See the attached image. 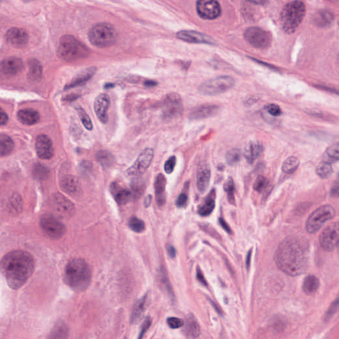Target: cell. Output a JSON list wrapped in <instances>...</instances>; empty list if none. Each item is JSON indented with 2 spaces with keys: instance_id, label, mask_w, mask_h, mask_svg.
Returning a JSON list of instances; mask_svg holds the SVG:
<instances>
[{
  "instance_id": "obj_1",
  "label": "cell",
  "mask_w": 339,
  "mask_h": 339,
  "mask_svg": "<svg viewBox=\"0 0 339 339\" xmlns=\"http://www.w3.org/2000/svg\"><path fill=\"white\" fill-rule=\"evenodd\" d=\"M274 260L281 271L296 276L305 273L309 265V244L304 239L289 237L284 239L277 248Z\"/></svg>"
},
{
  "instance_id": "obj_2",
  "label": "cell",
  "mask_w": 339,
  "mask_h": 339,
  "mask_svg": "<svg viewBox=\"0 0 339 339\" xmlns=\"http://www.w3.org/2000/svg\"><path fill=\"white\" fill-rule=\"evenodd\" d=\"M35 267L32 256L28 252L11 251L1 258V273L9 287L17 290L24 286L32 276Z\"/></svg>"
},
{
  "instance_id": "obj_3",
  "label": "cell",
  "mask_w": 339,
  "mask_h": 339,
  "mask_svg": "<svg viewBox=\"0 0 339 339\" xmlns=\"http://www.w3.org/2000/svg\"><path fill=\"white\" fill-rule=\"evenodd\" d=\"M92 273L88 263L81 258L71 259L65 269L64 281L75 291L86 290L91 282Z\"/></svg>"
},
{
  "instance_id": "obj_4",
  "label": "cell",
  "mask_w": 339,
  "mask_h": 339,
  "mask_svg": "<svg viewBox=\"0 0 339 339\" xmlns=\"http://www.w3.org/2000/svg\"><path fill=\"white\" fill-rule=\"evenodd\" d=\"M90 51L86 45L72 35H65L60 39L58 55L67 62H75L86 59Z\"/></svg>"
},
{
  "instance_id": "obj_5",
  "label": "cell",
  "mask_w": 339,
  "mask_h": 339,
  "mask_svg": "<svg viewBox=\"0 0 339 339\" xmlns=\"http://www.w3.org/2000/svg\"><path fill=\"white\" fill-rule=\"evenodd\" d=\"M306 15V6L302 1H293L286 5L281 14V25L287 33H293Z\"/></svg>"
},
{
  "instance_id": "obj_6",
  "label": "cell",
  "mask_w": 339,
  "mask_h": 339,
  "mask_svg": "<svg viewBox=\"0 0 339 339\" xmlns=\"http://www.w3.org/2000/svg\"><path fill=\"white\" fill-rule=\"evenodd\" d=\"M88 39L94 46L105 48L112 46L116 42L117 33L113 25L110 23H98L90 30Z\"/></svg>"
},
{
  "instance_id": "obj_7",
  "label": "cell",
  "mask_w": 339,
  "mask_h": 339,
  "mask_svg": "<svg viewBox=\"0 0 339 339\" xmlns=\"http://www.w3.org/2000/svg\"><path fill=\"white\" fill-rule=\"evenodd\" d=\"M235 84L233 77L222 76L205 81L199 86V91L205 96H218L231 90Z\"/></svg>"
},
{
  "instance_id": "obj_8",
  "label": "cell",
  "mask_w": 339,
  "mask_h": 339,
  "mask_svg": "<svg viewBox=\"0 0 339 339\" xmlns=\"http://www.w3.org/2000/svg\"><path fill=\"white\" fill-rule=\"evenodd\" d=\"M335 214L334 208L329 205L317 208L308 217L306 222V231L310 234L317 233L325 223L334 218Z\"/></svg>"
},
{
  "instance_id": "obj_9",
  "label": "cell",
  "mask_w": 339,
  "mask_h": 339,
  "mask_svg": "<svg viewBox=\"0 0 339 339\" xmlns=\"http://www.w3.org/2000/svg\"><path fill=\"white\" fill-rule=\"evenodd\" d=\"M162 117L169 121L178 119L183 112L182 97L178 94L170 93L165 96L162 103Z\"/></svg>"
},
{
  "instance_id": "obj_10",
  "label": "cell",
  "mask_w": 339,
  "mask_h": 339,
  "mask_svg": "<svg viewBox=\"0 0 339 339\" xmlns=\"http://www.w3.org/2000/svg\"><path fill=\"white\" fill-rule=\"evenodd\" d=\"M40 226L43 233L50 239H61L66 233V226L52 214L42 215L40 219Z\"/></svg>"
},
{
  "instance_id": "obj_11",
  "label": "cell",
  "mask_w": 339,
  "mask_h": 339,
  "mask_svg": "<svg viewBox=\"0 0 339 339\" xmlns=\"http://www.w3.org/2000/svg\"><path fill=\"white\" fill-rule=\"evenodd\" d=\"M154 158V150L147 148L138 157L135 163L126 171V177L138 179L142 177L149 167Z\"/></svg>"
},
{
  "instance_id": "obj_12",
  "label": "cell",
  "mask_w": 339,
  "mask_h": 339,
  "mask_svg": "<svg viewBox=\"0 0 339 339\" xmlns=\"http://www.w3.org/2000/svg\"><path fill=\"white\" fill-rule=\"evenodd\" d=\"M245 39L255 48H268L271 44L272 36L269 32L259 28V27H250L244 32Z\"/></svg>"
},
{
  "instance_id": "obj_13",
  "label": "cell",
  "mask_w": 339,
  "mask_h": 339,
  "mask_svg": "<svg viewBox=\"0 0 339 339\" xmlns=\"http://www.w3.org/2000/svg\"><path fill=\"white\" fill-rule=\"evenodd\" d=\"M339 241V223H335L328 226L322 232L320 236V245L326 251H333L337 247Z\"/></svg>"
},
{
  "instance_id": "obj_14",
  "label": "cell",
  "mask_w": 339,
  "mask_h": 339,
  "mask_svg": "<svg viewBox=\"0 0 339 339\" xmlns=\"http://www.w3.org/2000/svg\"><path fill=\"white\" fill-rule=\"evenodd\" d=\"M197 14L204 19H215L221 15V7L217 0H198L196 4Z\"/></svg>"
},
{
  "instance_id": "obj_15",
  "label": "cell",
  "mask_w": 339,
  "mask_h": 339,
  "mask_svg": "<svg viewBox=\"0 0 339 339\" xmlns=\"http://www.w3.org/2000/svg\"><path fill=\"white\" fill-rule=\"evenodd\" d=\"M51 206L56 213L62 217L72 216L75 211L74 205L60 194H57L52 196Z\"/></svg>"
},
{
  "instance_id": "obj_16",
  "label": "cell",
  "mask_w": 339,
  "mask_h": 339,
  "mask_svg": "<svg viewBox=\"0 0 339 339\" xmlns=\"http://www.w3.org/2000/svg\"><path fill=\"white\" fill-rule=\"evenodd\" d=\"M5 39L9 44L16 48H23L29 41V34L24 29L12 27L6 32Z\"/></svg>"
},
{
  "instance_id": "obj_17",
  "label": "cell",
  "mask_w": 339,
  "mask_h": 339,
  "mask_svg": "<svg viewBox=\"0 0 339 339\" xmlns=\"http://www.w3.org/2000/svg\"><path fill=\"white\" fill-rule=\"evenodd\" d=\"M38 157L42 160H48L53 157L54 149L51 139L46 135L38 136L35 141Z\"/></svg>"
},
{
  "instance_id": "obj_18",
  "label": "cell",
  "mask_w": 339,
  "mask_h": 339,
  "mask_svg": "<svg viewBox=\"0 0 339 339\" xmlns=\"http://www.w3.org/2000/svg\"><path fill=\"white\" fill-rule=\"evenodd\" d=\"M177 38L185 42L214 44L213 39L210 36L195 31L184 30L178 32Z\"/></svg>"
},
{
  "instance_id": "obj_19",
  "label": "cell",
  "mask_w": 339,
  "mask_h": 339,
  "mask_svg": "<svg viewBox=\"0 0 339 339\" xmlns=\"http://www.w3.org/2000/svg\"><path fill=\"white\" fill-rule=\"evenodd\" d=\"M110 106V98L108 94H99L94 101V111L97 118L101 123L108 121V111Z\"/></svg>"
},
{
  "instance_id": "obj_20",
  "label": "cell",
  "mask_w": 339,
  "mask_h": 339,
  "mask_svg": "<svg viewBox=\"0 0 339 339\" xmlns=\"http://www.w3.org/2000/svg\"><path fill=\"white\" fill-rule=\"evenodd\" d=\"M22 60L17 57H9L3 59L1 63V70L5 76H14L23 70Z\"/></svg>"
},
{
  "instance_id": "obj_21",
  "label": "cell",
  "mask_w": 339,
  "mask_h": 339,
  "mask_svg": "<svg viewBox=\"0 0 339 339\" xmlns=\"http://www.w3.org/2000/svg\"><path fill=\"white\" fill-rule=\"evenodd\" d=\"M219 107L214 105H202L194 109L190 112L189 118L191 120H200L213 117L218 112Z\"/></svg>"
},
{
  "instance_id": "obj_22",
  "label": "cell",
  "mask_w": 339,
  "mask_h": 339,
  "mask_svg": "<svg viewBox=\"0 0 339 339\" xmlns=\"http://www.w3.org/2000/svg\"><path fill=\"white\" fill-rule=\"evenodd\" d=\"M211 178V169L209 164L201 165L197 172V189L201 193H204L209 187Z\"/></svg>"
},
{
  "instance_id": "obj_23",
  "label": "cell",
  "mask_w": 339,
  "mask_h": 339,
  "mask_svg": "<svg viewBox=\"0 0 339 339\" xmlns=\"http://www.w3.org/2000/svg\"><path fill=\"white\" fill-rule=\"evenodd\" d=\"M61 189L70 195H75L81 190V184L79 179L73 175H66L60 181Z\"/></svg>"
},
{
  "instance_id": "obj_24",
  "label": "cell",
  "mask_w": 339,
  "mask_h": 339,
  "mask_svg": "<svg viewBox=\"0 0 339 339\" xmlns=\"http://www.w3.org/2000/svg\"><path fill=\"white\" fill-rule=\"evenodd\" d=\"M17 117L20 123L25 126H33L40 120V115L37 111L33 109H23L17 112Z\"/></svg>"
},
{
  "instance_id": "obj_25",
  "label": "cell",
  "mask_w": 339,
  "mask_h": 339,
  "mask_svg": "<svg viewBox=\"0 0 339 339\" xmlns=\"http://www.w3.org/2000/svg\"><path fill=\"white\" fill-rule=\"evenodd\" d=\"M166 178L162 174H159L156 177L155 182L156 199L159 206H164L166 204Z\"/></svg>"
},
{
  "instance_id": "obj_26",
  "label": "cell",
  "mask_w": 339,
  "mask_h": 339,
  "mask_svg": "<svg viewBox=\"0 0 339 339\" xmlns=\"http://www.w3.org/2000/svg\"><path fill=\"white\" fill-rule=\"evenodd\" d=\"M96 70V68H94V67L87 68L86 70H83L81 73L76 76L73 80L65 86V90L77 88V87L83 86V85L86 84V83L93 77L94 74H95Z\"/></svg>"
},
{
  "instance_id": "obj_27",
  "label": "cell",
  "mask_w": 339,
  "mask_h": 339,
  "mask_svg": "<svg viewBox=\"0 0 339 339\" xmlns=\"http://www.w3.org/2000/svg\"><path fill=\"white\" fill-rule=\"evenodd\" d=\"M184 326V333L187 338H197L200 335V327L194 315H189L187 316Z\"/></svg>"
},
{
  "instance_id": "obj_28",
  "label": "cell",
  "mask_w": 339,
  "mask_h": 339,
  "mask_svg": "<svg viewBox=\"0 0 339 339\" xmlns=\"http://www.w3.org/2000/svg\"><path fill=\"white\" fill-rule=\"evenodd\" d=\"M111 192H112L115 202L119 205L128 204L132 197L130 191L126 188H122L117 183H113L111 185Z\"/></svg>"
},
{
  "instance_id": "obj_29",
  "label": "cell",
  "mask_w": 339,
  "mask_h": 339,
  "mask_svg": "<svg viewBox=\"0 0 339 339\" xmlns=\"http://www.w3.org/2000/svg\"><path fill=\"white\" fill-rule=\"evenodd\" d=\"M148 302V295L145 294L142 298L137 301L133 306V311L130 315V323L132 324H137L142 320L145 310L146 309Z\"/></svg>"
},
{
  "instance_id": "obj_30",
  "label": "cell",
  "mask_w": 339,
  "mask_h": 339,
  "mask_svg": "<svg viewBox=\"0 0 339 339\" xmlns=\"http://www.w3.org/2000/svg\"><path fill=\"white\" fill-rule=\"evenodd\" d=\"M263 152L262 145L257 141H251L244 148V157L249 164H253Z\"/></svg>"
},
{
  "instance_id": "obj_31",
  "label": "cell",
  "mask_w": 339,
  "mask_h": 339,
  "mask_svg": "<svg viewBox=\"0 0 339 339\" xmlns=\"http://www.w3.org/2000/svg\"><path fill=\"white\" fill-rule=\"evenodd\" d=\"M29 69L27 78L31 82H38L41 81L43 74V66L36 59L30 60L28 63Z\"/></svg>"
},
{
  "instance_id": "obj_32",
  "label": "cell",
  "mask_w": 339,
  "mask_h": 339,
  "mask_svg": "<svg viewBox=\"0 0 339 339\" xmlns=\"http://www.w3.org/2000/svg\"><path fill=\"white\" fill-rule=\"evenodd\" d=\"M320 286L319 279L315 275H309L304 279L302 288L306 294L312 295L318 291Z\"/></svg>"
},
{
  "instance_id": "obj_33",
  "label": "cell",
  "mask_w": 339,
  "mask_h": 339,
  "mask_svg": "<svg viewBox=\"0 0 339 339\" xmlns=\"http://www.w3.org/2000/svg\"><path fill=\"white\" fill-rule=\"evenodd\" d=\"M215 192L212 190L210 194L205 199L204 202L199 206L198 213L201 216L206 217L210 215L215 209Z\"/></svg>"
},
{
  "instance_id": "obj_34",
  "label": "cell",
  "mask_w": 339,
  "mask_h": 339,
  "mask_svg": "<svg viewBox=\"0 0 339 339\" xmlns=\"http://www.w3.org/2000/svg\"><path fill=\"white\" fill-rule=\"evenodd\" d=\"M14 148V143L8 135L1 134L0 135V155L1 157L10 155Z\"/></svg>"
},
{
  "instance_id": "obj_35",
  "label": "cell",
  "mask_w": 339,
  "mask_h": 339,
  "mask_svg": "<svg viewBox=\"0 0 339 339\" xmlns=\"http://www.w3.org/2000/svg\"><path fill=\"white\" fill-rule=\"evenodd\" d=\"M333 16L331 13L326 12V11L317 12L314 17L315 23L320 27L328 26L333 21Z\"/></svg>"
},
{
  "instance_id": "obj_36",
  "label": "cell",
  "mask_w": 339,
  "mask_h": 339,
  "mask_svg": "<svg viewBox=\"0 0 339 339\" xmlns=\"http://www.w3.org/2000/svg\"><path fill=\"white\" fill-rule=\"evenodd\" d=\"M300 161L295 157H290L283 163L282 170L284 173L291 174L298 168Z\"/></svg>"
},
{
  "instance_id": "obj_37",
  "label": "cell",
  "mask_w": 339,
  "mask_h": 339,
  "mask_svg": "<svg viewBox=\"0 0 339 339\" xmlns=\"http://www.w3.org/2000/svg\"><path fill=\"white\" fill-rule=\"evenodd\" d=\"M96 158L103 167H110L114 162L113 155L106 150H100L96 155Z\"/></svg>"
},
{
  "instance_id": "obj_38",
  "label": "cell",
  "mask_w": 339,
  "mask_h": 339,
  "mask_svg": "<svg viewBox=\"0 0 339 339\" xmlns=\"http://www.w3.org/2000/svg\"><path fill=\"white\" fill-rule=\"evenodd\" d=\"M224 190L226 192V194H227L228 200L230 204H235V183L232 178L230 177L229 178L226 179V182H225Z\"/></svg>"
},
{
  "instance_id": "obj_39",
  "label": "cell",
  "mask_w": 339,
  "mask_h": 339,
  "mask_svg": "<svg viewBox=\"0 0 339 339\" xmlns=\"http://www.w3.org/2000/svg\"><path fill=\"white\" fill-rule=\"evenodd\" d=\"M9 208H10L11 212H14V213H20L21 211L23 208V202L22 199L20 197V195L14 194L10 197V201H9Z\"/></svg>"
},
{
  "instance_id": "obj_40",
  "label": "cell",
  "mask_w": 339,
  "mask_h": 339,
  "mask_svg": "<svg viewBox=\"0 0 339 339\" xmlns=\"http://www.w3.org/2000/svg\"><path fill=\"white\" fill-rule=\"evenodd\" d=\"M316 172L322 178H327L333 173V168L329 162H323L317 166Z\"/></svg>"
},
{
  "instance_id": "obj_41",
  "label": "cell",
  "mask_w": 339,
  "mask_h": 339,
  "mask_svg": "<svg viewBox=\"0 0 339 339\" xmlns=\"http://www.w3.org/2000/svg\"><path fill=\"white\" fill-rule=\"evenodd\" d=\"M241 159V151L237 148L231 149L226 153V161L230 166H235L238 164Z\"/></svg>"
},
{
  "instance_id": "obj_42",
  "label": "cell",
  "mask_w": 339,
  "mask_h": 339,
  "mask_svg": "<svg viewBox=\"0 0 339 339\" xmlns=\"http://www.w3.org/2000/svg\"><path fill=\"white\" fill-rule=\"evenodd\" d=\"M129 226L132 231L137 233H141L145 230L144 221L136 217H131L129 221Z\"/></svg>"
},
{
  "instance_id": "obj_43",
  "label": "cell",
  "mask_w": 339,
  "mask_h": 339,
  "mask_svg": "<svg viewBox=\"0 0 339 339\" xmlns=\"http://www.w3.org/2000/svg\"><path fill=\"white\" fill-rule=\"evenodd\" d=\"M76 110H77L80 118H81V122H82L83 125H84L86 129L88 130H92V129H93V124H92L91 119L90 118V117H89L86 112H85L81 107H77Z\"/></svg>"
},
{
  "instance_id": "obj_44",
  "label": "cell",
  "mask_w": 339,
  "mask_h": 339,
  "mask_svg": "<svg viewBox=\"0 0 339 339\" xmlns=\"http://www.w3.org/2000/svg\"><path fill=\"white\" fill-rule=\"evenodd\" d=\"M268 181L266 178L264 176H258L257 178L256 179L255 183L253 184V188L255 191L262 192L263 190L265 189L266 186H268Z\"/></svg>"
},
{
  "instance_id": "obj_45",
  "label": "cell",
  "mask_w": 339,
  "mask_h": 339,
  "mask_svg": "<svg viewBox=\"0 0 339 339\" xmlns=\"http://www.w3.org/2000/svg\"><path fill=\"white\" fill-rule=\"evenodd\" d=\"M326 154L330 159L335 161H339V143H335L327 148Z\"/></svg>"
},
{
  "instance_id": "obj_46",
  "label": "cell",
  "mask_w": 339,
  "mask_h": 339,
  "mask_svg": "<svg viewBox=\"0 0 339 339\" xmlns=\"http://www.w3.org/2000/svg\"><path fill=\"white\" fill-rule=\"evenodd\" d=\"M176 164H177V158H176L175 156H171L164 164V168L166 173H167L168 175H170L175 170Z\"/></svg>"
},
{
  "instance_id": "obj_47",
  "label": "cell",
  "mask_w": 339,
  "mask_h": 339,
  "mask_svg": "<svg viewBox=\"0 0 339 339\" xmlns=\"http://www.w3.org/2000/svg\"><path fill=\"white\" fill-rule=\"evenodd\" d=\"M168 326L171 329H176L182 327L184 326V321L177 317H169L167 320Z\"/></svg>"
},
{
  "instance_id": "obj_48",
  "label": "cell",
  "mask_w": 339,
  "mask_h": 339,
  "mask_svg": "<svg viewBox=\"0 0 339 339\" xmlns=\"http://www.w3.org/2000/svg\"><path fill=\"white\" fill-rule=\"evenodd\" d=\"M131 188L135 196H140L142 194L143 190H144V186H143V182L137 180L131 184Z\"/></svg>"
},
{
  "instance_id": "obj_49",
  "label": "cell",
  "mask_w": 339,
  "mask_h": 339,
  "mask_svg": "<svg viewBox=\"0 0 339 339\" xmlns=\"http://www.w3.org/2000/svg\"><path fill=\"white\" fill-rule=\"evenodd\" d=\"M34 175L38 178H45L48 175V170L42 165H37L35 167V170H34Z\"/></svg>"
},
{
  "instance_id": "obj_50",
  "label": "cell",
  "mask_w": 339,
  "mask_h": 339,
  "mask_svg": "<svg viewBox=\"0 0 339 339\" xmlns=\"http://www.w3.org/2000/svg\"><path fill=\"white\" fill-rule=\"evenodd\" d=\"M151 319H150L149 317H146V318L145 319L144 322H143L142 326H141V331L140 333H139V337H138V338H143L145 333H146V331H147L148 329H149L150 325H151Z\"/></svg>"
},
{
  "instance_id": "obj_51",
  "label": "cell",
  "mask_w": 339,
  "mask_h": 339,
  "mask_svg": "<svg viewBox=\"0 0 339 339\" xmlns=\"http://www.w3.org/2000/svg\"><path fill=\"white\" fill-rule=\"evenodd\" d=\"M266 110L271 115L275 116V117H278L282 113V111H281L280 107L278 105L274 104V103L268 105L266 107Z\"/></svg>"
},
{
  "instance_id": "obj_52",
  "label": "cell",
  "mask_w": 339,
  "mask_h": 339,
  "mask_svg": "<svg viewBox=\"0 0 339 339\" xmlns=\"http://www.w3.org/2000/svg\"><path fill=\"white\" fill-rule=\"evenodd\" d=\"M188 202V195L186 194L182 193L179 195L177 200V206L178 208H183Z\"/></svg>"
},
{
  "instance_id": "obj_53",
  "label": "cell",
  "mask_w": 339,
  "mask_h": 339,
  "mask_svg": "<svg viewBox=\"0 0 339 339\" xmlns=\"http://www.w3.org/2000/svg\"><path fill=\"white\" fill-rule=\"evenodd\" d=\"M332 196L339 197V174L331 190Z\"/></svg>"
},
{
  "instance_id": "obj_54",
  "label": "cell",
  "mask_w": 339,
  "mask_h": 339,
  "mask_svg": "<svg viewBox=\"0 0 339 339\" xmlns=\"http://www.w3.org/2000/svg\"><path fill=\"white\" fill-rule=\"evenodd\" d=\"M9 120L8 116L5 113L3 109H1V113H0V123L1 126H5L8 123Z\"/></svg>"
},
{
  "instance_id": "obj_55",
  "label": "cell",
  "mask_w": 339,
  "mask_h": 339,
  "mask_svg": "<svg viewBox=\"0 0 339 339\" xmlns=\"http://www.w3.org/2000/svg\"><path fill=\"white\" fill-rule=\"evenodd\" d=\"M197 278L198 279L199 282L202 283L203 285H208V284H207L206 279L204 278V275L203 274L202 272L201 271L200 268L198 267L197 268Z\"/></svg>"
},
{
  "instance_id": "obj_56",
  "label": "cell",
  "mask_w": 339,
  "mask_h": 339,
  "mask_svg": "<svg viewBox=\"0 0 339 339\" xmlns=\"http://www.w3.org/2000/svg\"><path fill=\"white\" fill-rule=\"evenodd\" d=\"M219 224H220L221 226H222L223 229H224L225 231H226V232H227L228 233L231 234L232 231L231 228H230L229 225L226 224V221L222 218L219 219Z\"/></svg>"
},
{
  "instance_id": "obj_57",
  "label": "cell",
  "mask_w": 339,
  "mask_h": 339,
  "mask_svg": "<svg viewBox=\"0 0 339 339\" xmlns=\"http://www.w3.org/2000/svg\"><path fill=\"white\" fill-rule=\"evenodd\" d=\"M167 251L168 255H169L171 258H175L176 255H177V251H176L175 248L174 247V246H168Z\"/></svg>"
},
{
  "instance_id": "obj_58",
  "label": "cell",
  "mask_w": 339,
  "mask_h": 339,
  "mask_svg": "<svg viewBox=\"0 0 339 339\" xmlns=\"http://www.w3.org/2000/svg\"><path fill=\"white\" fill-rule=\"evenodd\" d=\"M247 1L256 5H264L267 2V0H247Z\"/></svg>"
},
{
  "instance_id": "obj_59",
  "label": "cell",
  "mask_w": 339,
  "mask_h": 339,
  "mask_svg": "<svg viewBox=\"0 0 339 339\" xmlns=\"http://www.w3.org/2000/svg\"><path fill=\"white\" fill-rule=\"evenodd\" d=\"M144 85L146 87L150 88V87H155L157 86V83L153 81H145Z\"/></svg>"
},
{
  "instance_id": "obj_60",
  "label": "cell",
  "mask_w": 339,
  "mask_h": 339,
  "mask_svg": "<svg viewBox=\"0 0 339 339\" xmlns=\"http://www.w3.org/2000/svg\"><path fill=\"white\" fill-rule=\"evenodd\" d=\"M151 201H152V196L150 195H148L147 197H146L145 199V206L146 207V208H148V207H149L150 204H151Z\"/></svg>"
},
{
  "instance_id": "obj_61",
  "label": "cell",
  "mask_w": 339,
  "mask_h": 339,
  "mask_svg": "<svg viewBox=\"0 0 339 339\" xmlns=\"http://www.w3.org/2000/svg\"><path fill=\"white\" fill-rule=\"evenodd\" d=\"M251 250L248 253L247 258H246V266L247 268H249L250 264H251Z\"/></svg>"
},
{
  "instance_id": "obj_62",
  "label": "cell",
  "mask_w": 339,
  "mask_h": 339,
  "mask_svg": "<svg viewBox=\"0 0 339 339\" xmlns=\"http://www.w3.org/2000/svg\"><path fill=\"white\" fill-rule=\"evenodd\" d=\"M78 97H79V96L77 95H70L66 96V97H65V100L67 101H71V100H74V99H77Z\"/></svg>"
},
{
  "instance_id": "obj_63",
  "label": "cell",
  "mask_w": 339,
  "mask_h": 339,
  "mask_svg": "<svg viewBox=\"0 0 339 339\" xmlns=\"http://www.w3.org/2000/svg\"><path fill=\"white\" fill-rule=\"evenodd\" d=\"M337 247L338 248V249H339V242H338V244H337Z\"/></svg>"
},
{
  "instance_id": "obj_64",
  "label": "cell",
  "mask_w": 339,
  "mask_h": 339,
  "mask_svg": "<svg viewBox=\"0 0 339 339\" xmlns=\"http://www.w3.org/2000/svg\"><path fill=\"white\" fill-rule=\"evenodd\" d=\"M25 1H33V0H24Z\"/></svg>"
}]
</instances>
